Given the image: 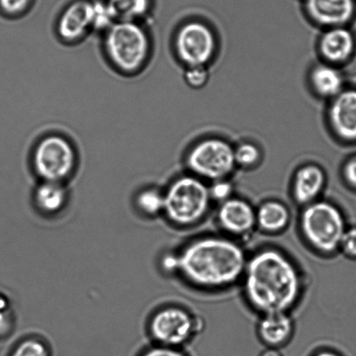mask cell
Returning <instances> with one entry per match:
<instances>
[{"instance_id":"1","label":"cell","mask_w":356,"mask_h":356,"mask_svg":"<svg viewBox=\"0 0 356 356\" xmlns=\"http://www.w3.org/2000/svg\"><path fill=\"white\" fill-rule=\"evenodd\" d=\"M242 279L247 301L263 315L288 312L302 294L298 268L278 250L264 249L253 254L247 261Z\"/></svg>"},{"instance_id":"2","label":"cell","mask_w":356,"mask_h":356,"mask_svg":"<svg viewBox=\"0 0 356 356\" xmlns=\"http://www.w3.org/2000/svg\"><path fill=\"white\" fill-rule=\"evenodd\" d=\"M178 254V273L195 287L228 288L242 279L248 258L243 247L225 236L195 239Z\"/></svg>"},{"instance_id":"3","label":"cell","mask_w":356,"mask_h":356,"mask_svg":"<svg viewBox=\"0 0 356 356\" xmlns=\"http://www.w3.org/2000/svg\"><path fill=\"white\" fill-rule=\"evenodd\" d=\"M108 61L121 74L137 75L151 60L152 42L140 22L117 21L103 33Z\"/></svg>"},{"instance_id":"4","label":"cell","mask_w":356,"mask_h":356,"mask_svg":"<svg viewBox=\"0 0 356 356\" xmlns=\"http://www.w3.org/2000/svg\"><path fill=\"white\" fill-rule=\"evenodd\" d=\"M165 192V215L173 225H195L207 214L211 204L209 187L194 175L177 178Z\"/></svg>"},{"instance_id":"5","label":"cell","mask_w":356,"mask_h":356,"mask_svg":"<svg viewBox=\"0 0 356 356\" xmlns=\"http://www.w3.org/2000/svg\"><path fill=\"white\" fill-rule=\"evenodd\" d=\"M300 226L309 245L323 254L339 250L346 232L343 213L336 205L327 201H316L306 205Z\"/></svg>"},{"instance_id":"6","label":"cell","mask_w":356,"mask_h":356,"mask_svg":"<svg viewBox=\"0 0 356 356\" xmlns=\"http://www.w3.org/2000/svg\"><path fill=\"white\" fill-rule=\"evenodd\" d=\"M78 152L65 136L48 134L37 142L31 155V165L40 181L64 183L74 174Z\"/></svg>"},{"instance_id":"7","label":"cell","mask_w":356,"mask_h":356,"mask_svg":"<svg viewBox=\"0 0 356 356\" xmlns=\"http://www.w3.org/2000/svg\"><path fill=\"white\" fill-rule=\"evenodd\" d=\"M186 163L194 176L211 181L226 179L236 166L234 149L220 138L197 143L188 152Z\"/></svg>"},{"instance_id":"8","label":"cell","mask_w":356,"mask_h":356,"mask_svg":"<svg viewBox=\"0 0 356 356\" xmlns=\"http://www.w3.org/2000/svg\"><path fill=\"white\" fill-rule=\"evenodd\" d=\"M197 327L195 319L187 310L169 306L153 315L149 331L156 345L181 348L195 336Z\"/></svg>"},{"instance_id":"9","label":"cell","mask_w":356,"mask_h":356,"mask_svg":"<svg viewBox=\"0 0 356 356\" xmlns=\"http://www.w3.org/2000/svg\"><path fill=\"white\" fill-rule=\"evenodd\" d=\"M174 47L178 58L187 67L205 66L216 52L215 35L205 24L191 21L177 30Z\"/></svg>"},{"instance_id":"10","label":"cell","mask_w":356,"mask_h":356,"mask_svg":"<svg viewBox=\"0 0 356 356\" xmlns=\"http://www.w3.org/2000/svg\"><path fill=\"white\" fill-rule=\"evenodd\" d=\"M95 3L90 0H76L58 17L56 33L63 43L76 44L94 31Z\"/></svg>"},{"instance_id":"11","label":"cell","mask_w":356,"mask_h":356,"mask_svg":"<svg viewBox=\"0 0 356 356\" xmlns=\"http://www.w3.org/2000/svg\"><path fill=\"white\" fill-rule=\"evenodd\" d=\"M218 225L232 236H245L257 225V215L252 206L243 199L230 197L220 204Z\"/></svg>"},{"instance_id":"12","label":"cell","mask_w":356,"mask_h":356,"mask_svg":"<svg viewBox=\"0 0 356 356\" xmlns=\"http://www.w3.org/2000/svg\"><path fill=\"white\" fill-rule=\"evenodd\" d=\"M329 120L334 134L343 140H356V90H341L330 107Z\"/></svg>"},{"instance_id":"13","label":"cell","mask_w":356,"mask_h":356,"mask_svg":"<svg viewBox=\"0 0 356 356\" xmlns=\"http://www.w3.org/2000/svg\"><path fill=\"white\" fill-rule=\"evenodd\" d=\"M305 7L314 22L327 28L343 26L355 10L354 0H306Z\"/></svg>"},{"instance_id":"14","label":"cell","mask_w":356,"mask_h":356,"mask_svg":"<svg viewBox=\"0 0 356 356\" xmlns=\"http://www.w3.org/2000/svg\"><path fill=\"white\" fill-rule=\"evenodd\" d=\"M355 38L344 26L327 28L321 38V55L330 64H341L351 57L355 50Z\"/></svg>"},{"instance_id":"15","label":"cell","mask_w":356,"mask_h":356,"mask_svg":"<svg viewBox=\"0 0 356 356\" xmlns=\"http://www.w3.org/2000/svg\"><path fill=\"white\" fill-rule=\"evenodd\" d=\"M294 332V323L288 312L264 314L258 323L257 334L267 347L280 348L288 343Z\"/></svg>"},{"instance_id":"16","label":"cell","mask_w":356,"mask_h":356,"mask_svg":"<svg viewBox=\"0 0 356 356\" xmlns=\"http://www.w3.org/2000/svg\"><path fill=\"white\" fill-rule=\"evenodd\" d=\"M325 173L315 165L302 166L296 173L293 181V195L300 204L308 205L317 201L325 186Z\"/></svg>"},{"instance_id":"17","label":"cell","mask_w":356,"mask_h":356,"mask_svg":"<svg viewBox=\"0 0 356 356\" xmlns=\"http://www.w3.org/2000/svg\"><path fill=\"white\" fill-rule=\"evenodd\" d=\"M68 190L64 183L40 181L34 191L35 206L44 215H56L67 204Z\"/></svg>"},{"instance_id":"18","label":"cell","mask_w":356,"mask_h":356,"mask_svg":"<svg viewBox=\"0 0 356 356\" xmlns=\"http://www.w3.org/2000/svg\"><path fill=\"white\" fill-rule=\"evenodd\" d=\"M257 225L267 233H279L287 228L291 214L287 207L278 201H267L256 211Z\"/></svg>"},{"instance_id":"19","label":"cell","mask_w":356,"mask_h":356,"mask_svg":"<svg viewBox=\"0 0 356 356\" xmlns=\"http://www.w3.org/2000/svg\"><path fill=\"white\" fill-rule=\"evenodd\" d=\"M310 83L315 92L320 97L334 99L343 90V78L333 65H319L313 69L310 74Z\"/></svg>"},{"instance_id":"20","label":"cell","mask_w":356,"mask_h":356,"mask_svg":"<svg viewBox=\"0 0 356 356\" xmlns=\"http://www.w3.org/2000/svg\"><path fill=\"white\" fill-rule=\"evenodd\" d=\"M115 21L140 22L151 10V0H106Z\"/></svg>"},{"instance_id":"21","label":"cell","mask_w":356,"mask_h":356,"mask_svg":"<svg viewBox=\"0 0 356 356\" xmlns=\"http://www.w3.org/2000/svg\"><path fill=\"white\" fill-rule=\"evenodd\" d=\"M136 208L147 218H155L165 211V192L158 188H143L135 197Z\"/></svg>"},{"instance_id":"22","label":"cell","mask_w":356,"mask_h":356,"mask_svg":"<svg viewBox=\"0 0 356 356\" xmlns=\"http://www.w3.org/2000/svg\"><path fill=\"white\" fill-rule=\"evenodd\" d=\"M10 356H51L50 348L40 338L30 337L20 341Z\"/></svg>"},{"instance_id":"23","label":"cell","mask_w":356,"mask_h":356,"mask_svg":"<svg viewBox=\"0 0 356 356\" xmlns=\"http://www.w3.org/2000/svg\"><path fill=\"white\" fill-rule=\"evenodd\" d=\"M236 165L243 168H252L258 165L261 160V152L256 145L243 143L234 149Z\"/></svg>"},{"instance_id":"24","label":"cell","mask_w":356,"mask_h":356,"mask_svg":"<svg viewBox=\"0 0 356 356\" xmlns=\"http://www.w3.org/2000/svg\"><path fill=\"white\" fill-rule=\"evenodd\" d=\"M184 79L191 88H202L208 82L209 72L205 66H192V67H187Z\"/></svg>"},{"instance_id":"25","label":"cell","mask_w":356,"mask_h":356,"mask_svg":"<svg viewBox=\"0 0 356 356\" xmlns=\"http://www.w3.org/2000/svg\"><path fill=\"white\" fill-rule=\"evenodd\" d=\"M209 190L211 200L218 202L220 204L232 197V184L226 179L212 181L211 186L209 187Z\"/></svg>"},{"instance_id":"26","label":"cell","mask_w":356,"mask_h":356,"mask_svg":"<svg viewBox=\"0 0 356 356\" xmlns=\"http://www.w3.org/2000/svg\"><path fill=\"white\" fill-rule=\"evenodd\" d=\"M33 0H0V9L8 16H20L30 8Z\"/></svg>"},{"instance_id":"27","label":"cell","mask_w":356,"mask_h":356,"mask_svg":"<svg viewBox=\"0 0 356 356\" xmlns=\"http://www.w3.org/2000/svg\"><path fill=\"white\" fill-rule=\"evenodd\" d=\"M339 249L343 250L346 256L356 258V227L346 229L341 239Z\"/></svg>"},{"instance_id":"28","label":"cell","mask_w":356,"mask_h":356,"mask_svg":"<svg viewBox=\"0 0 356 356\" xmlns=\"http://www.w3.org/2000/svg\"><path fill=\"white\" fill-rule=\"evenodd\" d=\"M139 356H188L181 348L155 345L143 352Z\"/></svg>"},{"instance_id":"29","label":"cell","mask_w":356,"mask_h":356,"mask_svg":"<svg viewBox=\"0 0 356 356\" xmlns=\"http://www.w3.org/2000/svg\"><path fill=\"white\" fill-rule=\"evenodd\" d=\"M14 316L10 307L0 309V337H6L13 330Z\"/></svg>"},{"instance_id":"30","label":"cell","mask_w":356,"mask_h":356,"mask_svg":"<svg viewBox=\"0 0 356 356\" xmlns=\"http://www.w3.org/2000/svg\"><path fill=\"white\" fill-rule=\"evenodd\" d=\"M162 268L163 270L168 272V273H178V268H179V261H178L177 254H167L163 258Z\"/></svg>"},{"instance_id":"31","label":"cell","mask_w":356,"mask_h":356,"mask_svg":"<svg viewBox=\"0 0 356 356\" xmlns=\"http://www.w3.org/2000/svg\"><path fill=\"white\" fill-rule=\"evenodd\" d=\"M344 177L352 187L356 188V159H351L344 167Z\"/></svg>"},{"instance_id":"32","label":"cell","mask_w":356,"mask_h":356,"mask_svg":"<svg viewBox=\"0 0 356 356\" xmlns=\"http://www.w3.org/2000/svg\"><path fill=\"white\" fill-rule=\"evenodd\" d=\"M258 356H284L278 348L268 347Z\"/></svg>"},{"instance_id":"33","label":"cell","mask_w":356,"mask_h":356,"mask_svg":"<svg viewBox=\"0 0 356 356\" xmlns=\"http://www.w3.org/2000/svg\"><path fill=\"white\" fill-rule=\"evenodd\" d=\"M313 356H341V355L337 353V352L332 350H322L316 353Z\"/></svg>"}]
</instances>
